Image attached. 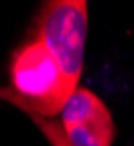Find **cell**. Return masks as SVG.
Returning <instances> with one entry per match:
<instances>
[{
  "label": "cell",
  "instance_id": "277c9868",
  "mask_svg": "<svg viewBox=\"0 0 134 146\" xmlns=\"http://www.w3.org/2000/svg\"><path fill=\"white\" fill-rule=\"evenodd\" d=\"M27 116H29V118L35 122V126L43 132L45 140H47L51 146H71V144L67 142V138L63 136L61 126H59V122H57L55 118H41V116H37V114H27Z\"/></svg>",
  "mask_w": 134,
  "mask_h": 146
},
{
  "label": "cell",
  "instance_id": "7a4b0ae2",
  "mask_svg": "<svg viewBox=\"0 0 134 146\" xmlns=\"http://www.w3.org/2000/svg\"><path fill=\"white\" fill-rule=\"evenodd\" d=\"M87 36V2L85 0H51L37 16L39 39L59 61L67 79L79 87L83 71Z\"/></svg>",
  "mask_w": 134,
  "mask_h": 146
},
{
  "label": "cell",
  "instance_id": "6da1fadb",
  "mask_svg": "<svg viewBox=\"0 0 134 146\" xmlns=\"http://www.w3.org/2000/svg\"><path fill=\"white\" fill-rule=\"evenodd\" d=\"M10 85V89H0V98L8 100L25 114H37L41 118L59 116L77 89L39 39H31L14 51Z\"/></svg>",
  "mask_w": 134,
  "mask_h": 146
},
{
  "label": "cell",
  "instance_id": "3957f363",
  "mask_svg": "<svg viewBox=\"0 0 134 146\" xmlns=\"http://www.w3.org/2000/svg\"><path fill=\"white\" fill-rule=\"evenodd\" d=\"M57 122L71 146H112L116 138L108 106L85 87L71 94Z\"/></svg>",
  "mask_w": 134,
  "mask_h": 146
}]
</instances>
